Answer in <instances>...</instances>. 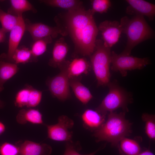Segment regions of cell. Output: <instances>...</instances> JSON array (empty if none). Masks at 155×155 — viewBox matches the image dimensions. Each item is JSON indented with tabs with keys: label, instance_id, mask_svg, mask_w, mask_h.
<instances>
[{
	"label": "cell",
	"instance_id": "obj_1",
	"mask_svg": "<svg viewBox=\"0 0 155 155\" xmlns=\"http://www.w3.org/2000/svg\"><path fill=\"white\" fill-rule=\"evenodd\" d=\"M91 9L84 7L67 11L56 16L57 26L69 35L75 46V52L83 56H90L95 46L98 30Z\"/></svg>",
	"mask_w": 155,
	"mask_h": 155
},
{
	"label": "cell",
	"instance_id": "obj_2",
	"mask_svg": "<svg viewBox=\"0 0 155 155\" xmlns=\"http://www.w3.org/2000/svg\"><path fill=\"white\" fill-rule=\"evenodd\" d=\"M120 23L122 33L127 38L126 46L121 54L130 55L135 46L154 36V30L143 16H134L131 18L125 16L121 18Z\"/></svg>",
	"mask_w": 155,
	"mask_h": 155
},
{
	"label": "cell",
	"instance_id": "obj_3",
	"mask_svg": "<svg viewBox=\"0 0 155 155\" xmlns=\"http://www.w3.org/2000/svg\"><path fill=\"white\" fill-rule=\"evenodd\" d=\"M125 112H110L106 122L94 131L93 135L97 142L106 141L114 146L118 145L123 138L131 132V124L125 117Z\"/></svg>",
	"mask_w": 155,
	"mask_h": 155
},
{
	"label": "cell",
	"instance_id": "obj_4",
	"mask_svg": "<svg viewBox=\"0 0 155 155\" xmlns=\"http://www.w3.org/2000/svg\"><path fill=\"white\" fill-rule=\"evenodd\" d=\"M111 49L105 46L102 40H96L94 51L90 56L91 65L99 86L107 85L110 82Z\"/></svg>",
	"mask_w": 155,
	"mask_h": 155
},
{
	"label": "cell",
	"instance_id": "obj_5",
	"mask_svg": "<svg viewBox=\"0 0 155 155\" xmlns=\"http://www.w3.org/2000/svg\"><path fill=\"white\" fill-rule=\"evenodd\" d=\"M107 85L109 92L96 111L105 115L108 111L113 112L120 108L127 111V106L131 100L128 93L116 82H109Z\"/></svg>",
	"mask_w": 155,
	"mask_h": 155
},
{
	"label": "cell",
	"instance_id": "obj_6",
	"mask_svg": "<svg viewBox=\"0 0 155 155\" xmlns=\"http://www.w3.org/2000/svg\"><path fill=\"white\" fill-rule=\"evenodd\" d=\"M150 63L147 58H140L121 53L118 54L114 51L111 52V69L119 71L123 76L127 75V71L142 69Z\"/></svg>",
	"mask_w": 155,
	"mask_h": 155
},
{
	"label": "cell",
	"instance_id": "obj_7",
	"mask_svg": "<svg viewBox=\"0 0 155 155\" xmlns=\"http://www.w3.org/2000/svg\"><path fill=\"white\" fill-rule=\"evenodd\" d=\"M67 67V61L66 60L59 68L60 72L48 80L47 83L52 95L62 101L68 99L71 96Z\"/></svg>",
	"mask_w": 155,
	"mask_h": 155
},
{
	"label": "cell",
	"instance_id": "obj_8",
	"mask_svg": "<svg viewBox=\"0 0 155 155\" xmlns=\"http://www.w3.org/2000/svg\"><path fill=\"white\" fill-rule=\"evenodd\" d=\"M58 120L56 124L46 125L48 138L57 141H71L73 133L69 130L73 127L74 121L65 115L59 117Z\"/></svg>",
	"mask_w": 155,
	"mask_h": 155
},
{
	"label": "cell",
	"instance_id": "obj_9",
	"mask_svg": "<svg viewBox=\"0 0 155 155\" xmlns=\"http://www.w3.org/2000/svg\"><path fill=\"white\" fill-rule=\"evenodd\" d=\"M24 22L25 31L30 33L34 41L49 36L55 38L59 34L63 36L67 35L64 30L57 26L51 27L41 23H33L27 19Z\"/></svg>",
	"mask_w": 155,
	"mask_h": 155
},
{
	"label": "cell",
	"instance_id": "obj_10",
	"mask_svg": "<svg viewBox=\"0 0 155 155\" xmlns=\"http://www.w3.org/2000/svg\"><path fill=\"white\" fill-rule=\"evenodd\" d=\"M98 27L104 45L110 48L118 42L122 33L120 22L117 21L106 20L101 22Z\"/></svg>",
	"mask_w": 155,
	"mask_h": 155
},
{
	"label": "cell",
	"instance_id": "obj_11",
	"mask_svg": "<svg viewBox=\"0 0 155 155\" xmlns=\"http://www.w3.org/2000/svg\"><path fill=\"white\" fill-rule=\"evenodd\" d=\"M16 26L10 31L9 36L7 53L0 56V59L5 61L12 62L13 53L18 45L25 31L24 20L22 15L19 16Z\"/></svg>",
	"mask_w": 155,
	"mask_h": 155
},
{
	"label": "cell",
	"instance_id": "obj_12",
	"mask_svg": "<svg viewBox=\"0 0 155 155\" xmlns=\"http://www.w3.org/2000/svg\"><path fill=\"white\" fill-rule=\"evenodd\" d=\"M128 5L126 13L129 15L145 16L150 21L153 20L155 16V5L143 0H126Z\"/></svg>",
	"mask_w": 155,
	"mask_h": 155
},
{
	"label": "cell",
	"instance_id": "obj_13",
	"mask_svg": "<svg viewBox=\"0 0 155 155\" xmlns=\"http://www.w3.org/2000/svg\"><path fill=\"white\" fill-rule=\"evenodd\" d=\"M20 148L19 155H50L52 148L49 144L25 141Z\"/></svg>",
	"mask_w": 155,
	"mask_h": 155
},
{
	"label": "cell",
	"instance_id": "obj_14",
	"mask_svg": "<svg viewBox=\"0 0 155 155\" xmlns=\"http://www.w3.org/2000/svg\"><path fill=\"white\" fill-rule=\"evenodd\" d=\"M68 50V45L64 38L61 37L54 44L52 57L49 60V65L54 67L59 68L66 61Z\"/></svg>",
	"mask_w": 155,
	"mask_h": 155
},
{
	"label": "cell",
	"instance_id": "obj_15",
	"mask_svg": "<svg viewBox=\"0 0 155 155\" xmlns=\"http://www.w3.org/2000/svg\"><path fill=\"white\" fill-rule=\"evenodd\" d=\"M105 115L97 111L86 110L82 116L84 126L90 131H96L99 129L105 122Z\"/></svg>",
	"mask_w": 155,
	"mask_h": 155
},
{
	"label": "cell",
	"instance_id": "obj_16",
	"mask_svg": "<svg viewBox=\"0 0 155 155\" xmlns=\"http://www.w3.org/2000/svg\"><path fill=\"white\" fill-rule=\"evenodd\" d=\"M67 71L69 79L75 78L82 74H87L91 64L84 58H75L71 61H67Z\"/></svg>",
	"mask_w": 155,
	"mask_h": 155
},
{
	"label": "cell",
	"instance_id": "obj_17",
	"mask_svg": "<svg viewBox=\"0 0 155 155\" xmlns=\"http://www.w3.org/2000/svg\"><path fill=\"white\" fill-rule=\"evenodd\" d=\"M17 122L19 124H24L27 122L34 124H43L42 115L38 110L34 109H22L16 116Z\"/></svg>",
	"mask_w": 155,
	"mask_h": 155
},
{
	"label": "cell",
	"instance_id": "obj_18",
	"mask_svg": "<svg viewBox=\"0 0 155 155\" xmlns=\"http://www.w3.org/2000/svg\"><path fill=\"white\" fill-rule=\"evenodd\" d=\"M69 86L76 97L84 104H87L92 98L90 90L79 80L75 78L69 79Z\"/></svg>",
	"mask_w": 155,
	"mask_h": 155
},
{
	"label": "cell",
	"instance_id": "obj_19",
	"mask_svg": "<svg viewBox=\"0 0 155 155\" xmlns=\"http://www.w3.org/2000/svg\"><path fill=\"white\" fill-rule=\"evenodd\" d=\"M17 64L0 59V92L4 89L3 85L18 71Z\"/></svg>",
	"mask_w": 155,
	"mask_h": 155
},
{
	"label": "cell",
	"instance_id": "obj_20",
	"mask_svg": "<svg viewBox=\"0 0 155 155\" xmlns=\"http://www.w3.org/2000/svg\"><path fill=\"white\" fill-rule=\"evenodd\" d=\"M11 6L7 12L14 16L18 17L27 11H31L36 13L37 10L34 6L27 0H11L9 1Z\"/></svg>",
	"mask_w": 155,
	"mask_h": 155
},
{
	"label": "cell",
	"instance_id": "obj_21",
	"mask_svg": "<svg viewBox=\"0 0 155 155\" xmlns=\"http://www.w3.org/2000/svg\"><path fill=\"white\" fill-rule=\"evenodd\" d=\"M41 3L52 7L67 10H73L83 7L82 1L77 0H42Z\"/></svg>",
	"mask_w": 155,
	"mask_h": 155
},
{
	"label": "cell",
	"instance_id": "obj_22",
	"mask_svg": "<svg viewBox=\"0 0 155 155\" xmlns=\"http://www.w3.org/2000/svg\"><path fill=\"white\" fill-rule=\"evenodd\" d=\"M119 142V150L122 154L137 155L140 153V146L135 140L125 137Z\"/></svg>",
	"mask_w": 155,
	"mask_h": 155
},
{
	"label": "cell",
	"instance_id": "obj_23",
	"mask_svg": "<svg viewBox=\"0 0 155 155\" xmlns=\"http://www.w3.org/2000/svg\"><path fill=\"white\" fill-rule=\"evenodd\" d=\"M52 38L49 36L34 41L30 49L34 61H37V57L46 51L47 45L52 42Z\"/></svg>",
	"mask_w": 155,
	"mask_h": 155
},
{
	"label": "cell",
	"instance_id": "obj_24",
	"mask_svg": "<svg viewBox=\"0 0 155 155\" xmlns=\"http://www.w3.org/2000/svg\"><path fill=\"white\" fill-rule=\"evenodd\" d=\"M34 62L30 49L24 46L18 47L12 58V62L16 64Z\"/></svg>",
	"mask_w": 155,
	"mask_h": 155
},
{
	"label": "cell",
	"instance_id": "obj_25",
	"mask_svg": "<svg viewBox=\"0 0 155 155\" xmlns=\"http://www.w3.org/2000/svg\"><path fill=\"white\" fill-rule=\"evenodd\" d=\"M18 17L6 12L0 6V22L2 28L7 33L10 31L16 25Z\"/></svg>",
	"mask_w": 155,
	"mask_h": 155
},
{
	"label": "cell",
	"instance_id": "obj_26",
	"mask_svg": "<svg viewBox=\"0 0 155 155\" xmlns=\"http://www.w3.org/2000/svg\"><path fill=\"white\" fill-rule=\"evenodd\" d=\"M142 120L145 122V132L148 137L152 140L155 139V117L153 115L144 113L142 116Z\"/></svg>",
	"mask_w": 155,
	"mask_h": 155
},
{
	"label": "cell",
	"instance_id": "obj_27",
	"mask_svg": "<svg viewBox=\"0 0 155 155\" xmlns=\"http://www.w3.org/2000/svg\"><path fill=\"white\" fill-rule=\"evenodd\" d=\"M31 86H28L19 90L16 94L15 105L18 107L27 106L29 100Z\"/></svg>",
	"mask_w": 155,
	"mask_h": 155
},
{
	"label": "cell",
	"instance_id": "obj_28",
	"mask_svg": "<svg viewBox=\"0 0 155 155\" xmlns=\"http://www.w3.org/2000/svg\"><path fill=\"white\" fill-rule=\"evenodd\" d=\"M91 1L92 8L91 10L94 14L95 13H106L111 5V1L108 0H93Z\"/></svg>",
	"mask_w": 155,
	"mask_h": 155
},
{
	"label": "cell",
	"instance_id": "obj_29",
	"mask_svg": "<svg viewBox=\"0 0 155 155\" xmlns=\"http://www.w3.org/2000/svg\"><path fill=\"white\" fill-rule=\"evenodd\" d=\"M20 151L19 147L9 142L0 146V155H19Z\"/></svg>",
	"mask_w": 155,
	"mask_h": 155
},
{
	"label": "cell",
	"instance_id": "obj_30",
	"mask_svg": "<svg viewBox=\"0 0 155 155\" xmlns=\"http://www.w3.org/2000/svg\"><path fill=\"white\" fill-rule=\"evenodd\" d=\"M42 92L31 87L29 100L27 107H34L40 102L42 97Z\"/></svg>",
	"mask_w": 155,
	"mask_h": 155
},
{
	"label": "cell",
	"instance_id": "obj_31",
	"mask_svg": "<svg viewBox=\"0 0 155 155\" xmlns=\"http://www.w3.org/2000/svg\"><path fill=\"white\" fill-rule=\"evenodd\" d=\"M65 150L63 155H94L101 149L89 154H81L78 153L80 148H77L71 142H67L65 145Z\"/></svg>",
	"mask_w": 155,
	"mask_h": 155
},
{
	"label": "cell",
	"instance_id": "obj_32",
	"mask_svg": "<svg viewBox=\"0 0 155 155\" xmlns=\"http://www.w3.org/2000/svg\"><path fill=\"white\" fill-rule=\"evenodd\" d=\"M6 33L3 29L2 28H0V43L3 42L5 41Z\"/></svg>",
	"mask_w": 155,
	"mask_h": 155
},
{
	"label": "cell",
	"instance_id": "obj_33",
	"mask_svg": "<svg viewBox=\"0 0 155 155\" xmlns=\"http://www.w3.org/2000/svg\"><path fill=\"white\" fill-rule=\"evenodd\" d=\"M5 128V127L4 124L0 121V135L4 132Z\"/></svg>",
	"mask_w": 155,
	"mask_h": 155
},
{
	"label": "cell",
	"instance_id": "obj_34",
	"mask_svg": "<svg viewBox=\"0 0 155 155\" xmlns=\"http://www.w3.org/2000/svg\"><path fill=\"white\" fill-rule=\"evenodd\" d=\"M137 155H154L149 150H147L143 152L140 153Z\"/></svg>",
	"mask_w": 155,
	"mask_h": 155
},
{
	"label": "cell",
	"instance_id": "obj_35",
	"mask_svg": "<svg viewBox=\"0 0 155 155\" xmlns=\"http://www.w3.org/2000/svg\"><path fill=\"white\" fill-rule=\"evenodd\" d=\"M4 103L0 100V109L3 108L4 106Z\"/></svg>",
	"mask_w": 155,
	"mask_h": 155
}]
</instances>
